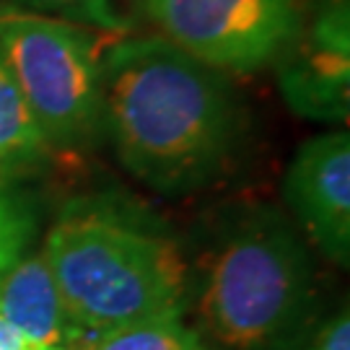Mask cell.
<instances>
[{
    "instance_id": "cell-1",
    "label": "cell",
    "mask_w": 350,
    "mask_h": 350,
    "mask_svg": "<svg viewBox=\"0 0 350 350\" xmlns=\"http://www.w3.org/2000/svg\"><path fill=\"white\" fill-rule=\"evenodd\" d=\"M101 112L120 163L169 198L215 182L241 130L226 75L161 34L117 39L101 55Z\"/></svg>"
},
{
    "instance_id": "cell-2",
    "label": "cell",
    "mask_w": 350,
    "mask_h": 350,
    "mask_svg": "<svg viewBox=\"0 0 350 350\" xmlns=\"http://www.w3.org/2000/svg\"><path fill=\"white\" fill-rule=\"evenodd\" d=\"M42 254L83 340L185 314L189 270L182 247L133 202L109 195L70 200L50 226Z\"/></svg>"
},
{
    "instance_id": "cell-3",
    "label": "cell",
    "mask_w": 350,
    "mask_h": 350,
    "mask_svg": "<svg viewBox=\"0 0 350 350\" xmlns=\"http://www.w3.org/2000/svg\"><path fill=\"white\" fill-rule=\"evenodd\" d=\"M314 299L312 257L283 213L252 208L205 265L198 314L226 350H278L299 335Z\"/></svg>"
},
{
    "instance_id": "cell-4",
    "label": "cell",
    "mask_w": 350,
    "mask_h": 350,
    "mask_svg": "<svg viewBox=\"0 0 350 350\" xmlns=\"http://www.w3.org/2000/svg\"><path fill=\"white\" fill-rule=\"evenodd\" d=\"M0 60L50 150L104 138L101 55L88 29L0 5Z\"/></svg>"
},
{
    "instance_id": "cell-5",
    "label": "cell",
    "mask_w": 350,
    "mask_h": 350,
    "mask_svg": "<svg viewBox=\"0 0 350 350\" xmlns=\"http://www.w3.org/2000/svg\"><path fill=\"white\" fill-rule=\"evenodd\" d=\"M312 0H140L159 34L218 73L275 65Z\"/></svg>"
},
{
    "instance_id": "cell-6",
    "label": "cell",
    "mask_w": 350,
    "mask_h": 350,
    "mask_svg": "<svg viewBox=\"0 0 350 350\" xmlns=\"http://www.w3.org/2000/svg\"><path fill=\"white\" fill-rule=\"evenodd\" d=\"M278 86L293 112L345 127L350 117V3L317 0L275 60Z\"/></svg>"
},
{
    "instance_id": "cell-7",
    "label": "cell",
    "mask_w": 350,
    "mask_h": 350,
    "mask_svg": "<svg viewBox=\"0 0 350 350\" xmlns=\"http://www.w3.org/2000/svg\"><path fill=\"white\" fill-rule=\"evenodd\" d=\"M283 200L329 262H350V133L329 130L301 143L286 169Z\"/></svg>"
},
{
    "instance_id": "cell-8",
    "label": "cell",
    "mask_w": 350,
    "mask_h": 350,
    "mask_svg": "<svg viewBox=\"0 0 350 350\" xmlns=\"http://www.w3.org/2000/svg\"><path fill=\"white\" fill-rule=\"evenodd\" d=\"M0 319L50 348L75 350L83 342L42 252L24 254L0 280Z\"/></svg>"
},
{
    "instance_id": "cell-9",
    "label": "cell",
    "mask_w": 350,
    "mask_h": 350,
    "mask_svg": "<svg viewBox=\"0 0 350 350\" xmlns=\"http://www.w3.org/2000/svg\"><path fill=\"white\" fill-rule=\"evenodd\" d=\"M50 146L0 60V179H13L50 159Z\"/></svg>"
},
{
    "instance_id": "cell-10",
    "label": "cell",
    "mask_w": 350,
    "mask_h": 350,
    "mask_svg": "<svg viewBox=\"0 0 350 350\" xmlns=\"http://www.w3.org/2000/svg\"><path fill=\"white\" fill-rule=\"evenodd\" d=\"M75 350H208V345L182 317H163L91 335Z\"/></svg>"
},
{
    "instance_id": "cell-11",
    "label": "cell",
    "mask_w": 350,
    "mask_h": 350,
    "mask_svg": "<svg viewBox=\"0 0 350 350\" xmlns=\"http://www.w3.org/2000/svg\"><path fill=\"white\" fill-rule=\"evenodd\" d=\"M39 228L34 200L13 179H0V280L29 254Z\"/></svg>"
},
{
    "instance_id": "cell-12",
    "label": "cell",
    "mask_w": 350,
    "mask_h": 350,
    "mask_svg": "<svg viewBox=\"0 0 350 350\" xmlns=\"http://www.w3.org/2000/svg\"><path fill=\"white\" fill-rule=\"evenodd\" d=\"M0 5L60 18L68 24L83 26L88 31H107V34L130 31V21L117 11L114 0H0Z\"/></svg>"
},
{
    "instance_id": "cell-13",
    "label": "cell",
    "mask_w": 350,
    "mask_h": 350,
    "mask_svg": "<svg viewBox=\"0 0 350 350\" xmlns=\"http://www.w3.org/2000/svg\"><path fill=\"white\" fill-rule=\"evenodd\" d=\"M306 350H350V319L348 312H342L322 327V332L312 340V345Z\"/></svg>"
},
{
    "instance_id": "cell-14",
    "label": "cell",
    "mask_w": 350,
    "mask_h": 350,
    "mask_svg": "<svg viewBox=\"0 0 350 350\" xmlns=\"http://www.w3.org/2000/svg\"><path fill=\"white\" fill-rule=\"evenodd\" d=\"M0 350H60V348L42 345V342L31 340L29 335H24L21 329L8 325L5 319H0Z\"/></svg>"
}]
</instances>
